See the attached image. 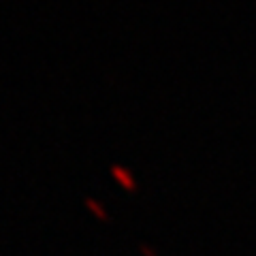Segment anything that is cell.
I'll return each instance as SVG.
<instances>
[{"mask_svg":"<svg viewBox=\"0 0 256 256\" xmlns=\"http://www.w3.org/2000/svg\"><path fill=\"white\" fill-rule=\"evenodd\" d=\"M88 203V207H90V210L96 214V216H98V218H102V220H105L107 218V214H105V210H100V207H98V203H96V201H86Z\"/></svg>","mask_w":256,"mask_h":256,"instance_id":"7a4b0ae2","label":"cell"},{"mask_svg":"<svg viewBox=\"0 0 256 256\" xmlns=\"http://www.w3.org/2000/svg\"><path fill=\"white\" fill-rule=\"evenodd\" d=\"M111 173H114V178L118 182H122V186L128 190V192H132L134 190V180L130 178V173H128L126 169H122V166H111Z\"/></svg>","mask_w":256,"mask_h":256,"instance_id":"6da1fadb","label":"cell"}]
</instances>
